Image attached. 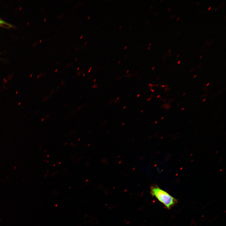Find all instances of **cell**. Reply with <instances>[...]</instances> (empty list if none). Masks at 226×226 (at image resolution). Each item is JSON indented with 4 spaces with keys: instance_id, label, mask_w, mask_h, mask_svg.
Listing matches in <instances>:
<instances>
[{
    "instance_id": "cell-6",
    "label": "cell",
    "mask_w": 226,
    "mask_h": 226,
    "mask_svg": "<svg viewBox=\"0 0 226 226\" xmlns=\"http://www.w3.org/2000/svg\"><path fill=\"white\" fill-rule=\"evenodd\" d=\"M202 56L200 57V58H199L200 59H201V58L202 57Z\"/></svg>"
},
{
    "instance_id": "cell-11",
    "label": "cell",
    "mask_w": 226,
    "mask_h": 226,
    "mask_svg": "<svg viewBox=\"0 0 226 226\" xmlns=\"http://www.w3.org/2000/svg\"><path fill=\"white\" fill-rule=\"evenodd\" d=\"M179 55H177V57H179Z\"/></svg>"
},
{
    "instance_id": "cell-13",
    "label": "cell",
    "mask_w": 226,
    "mask_h": 226,
    "mask_svg": "<svg viewBox=\"0 0 226 226\" xmlns=\"http://www.w3.org/2000/svg\"><path fill=\"white\" fill-rule=\"evenodd\" d=\"M184 109V108H183L182 109V110H183Z\"/></svg>"
},
{
    "instance_id": "cell-8",
    "label": "cell",
    "mask_w": 226,
    "mask_h": 226,
    "mask_svg": "<svg viewBox=\"0 0 226 226\" xmlns=\"http://www.w3.org/2000/svg\"><path fill=\"white\" fill-rule=\"evenodd\" d=\"M171 49L169 50L168 51V52H170L171 51Z\"/></svg>"
},
{
    "instance_id": "cell-5",
    "label": "cell",
    "mask_w": 226,
    "mask_h": 226,
    "mask_svg": "<svg viewBox=\"0 0 226 226\" xmlns=\"http://www.w3.org/2000/svg\"><path fill=\"white\" fill-rule=\"evenodd\" d=\"M179 18H180V17H179L177 19V21H178V20L179 19Z\"/></svg>"
},
{
    "instance_id": "cell-2",
    "label": "cell",
    "mask_w": 226,
    "mask_h": 226,
    "mask_svg": "<svg viewBox=\"0 0 226 226\" xmlns=\"http://www.w3.org/2000/svg\"><path fill=\"white\" fill-rule=\"evenodd\" d=\"M0 26L10 27L12 26V25L0 18Z\"/></svg>"
},
{
    "instance_id": "cell-4",
    "label": "cell",
    "mask_w": 226,
    "mask_h": 226,
    "mask_svg": "<svg viewBox=\"0 0 226 226\" xmlns=\"http://www.w3.org/2000/svg\"><path fill=\"white\" fill-rule=\"evenodd\" d=\"M211 8V7H209V8H208V10H209Z\"/></svg>"
},
{
    "instance_id": "cell-1",
    "label": "cell",
    "mask_w": 226,
    "mask_h": 226,
    "mask_svg": "<svg viewBox=\"0 0 226 226\" xmlns=\"http://www.w3.org/2000/svg\"><path fill=\"white\" fill-rule=\"evenodd\" d=\"M150 193L168 209H170L177 202V199L157 186H151Z\"/></svg>"
},
{
    "instance_id": "cell-3",
    "label": "cell",
    "mask_w": 226,
    "mask_h": 226,
    "mask_svg": "<svg viewBox=\"0 0 226 226\" xmlns=\"http://www.w3.org/2000/svg\"><path fill=\"white\" fill-rule=\"evenodd\" d=\"M180 62L181 61H178L177 62V63L178 64H179L180 63Z\"/></svg>"
},
{
    "instance_id": "cell-7",
    "label": "cell",
    "mask_w": 226,
    "mask_h": 226,
    "mask_svg": "<svg viewBox=\"0 0 226 226\" xmlns=\"http://www.w3.org/2000/svg\"><path fill=\"white\" fill-rule=\"evenodd\" d=\"M209 83H207V86H208V85H209Z\"/></svg>"
},
{
    "instance_id": "cell-10",
    "label": "cell",
    "mask_w": 226,
    "mask_h": 226,
    "mask_svg": "<svg viewBox=\"0 0 226 226\" xmlns=\"http://www.w3.org/2000/svg\"><path fill=\"white\" fill-rule=\"evenodd\" d=\"M170 8H169V9L168 10V11H169L170 10Z\"/></svg>"
},
{
    "instance_id": "cell-12",
    "label": "cell",
    "mask_w": 226,
    "mask_h": 226,
    "mask_svg": "<svg viewBox=\"0 0 226 226\" xmlns=\"http://www.w3.org/2000/svg\"><path fill=\"white\" fill-rule=\"evenodd\" d=\"M196 76V75H195V76L194 77V78H195Z\"/></svg>"
},
{
    "instance_id": "cell-9",
    "label": "cell",
    "mask_w": 226,
    "mask_h": 226,
    "mask_svg": "<svg viewBox=\"0 0 226 226\" xmlns=\"http://www.w3.org/2000/svg\"><path fill=\"white\" fill-rule=\"evenodd\" d=\"M206 100V99H205L204 100H203V101H204Z\"/></svg>"
}]
</instances>
